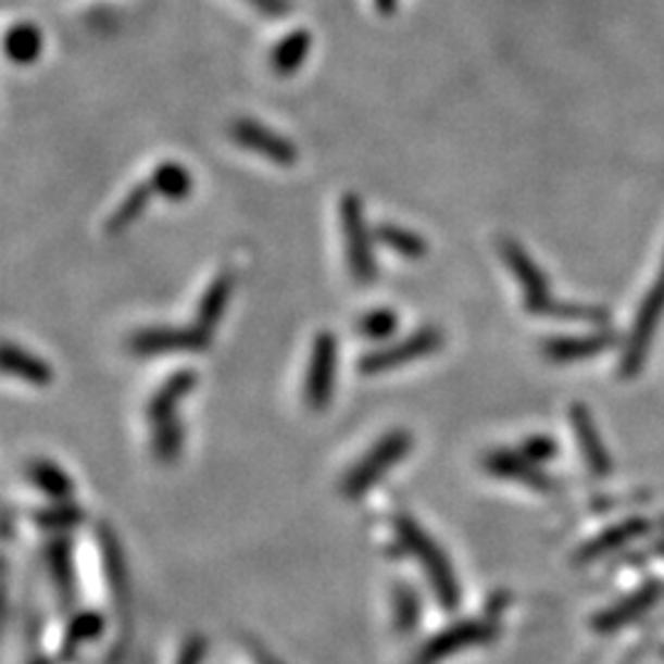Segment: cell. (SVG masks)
I'll list each match as a JSON object with an SVG mask.
<instances>
[{
	"mask_svg": "<svg viewBox=\"0 0 664 664\" xmlns=\"http://www.w3.org/2000/svg\"><path fill=\"white\" fill-rule=\"evenodd\" d=\"M397 539L404 544V549L414 556L421 566H424L426 581L431 584L436 601L441 603L446 611H458L463 601L461 581L453 572L451 559L443 554V549L436 544V539L428 535L426 527L416 522L409 514H399L394 519Z\"/></svg>",
	"mask_w": 664,
	"mask_h": 664,
	"instance_id": "1",
	"label": "cell"
},
{
	"mask_svg": "<svg viewBox=\"0 0 664 664\" xmlns=\"http://www.w3.org/2000/svg\"><path fill=\"white\" fill-rule=\"evenodd\" d=\"M198 385L192 369L175 372L171 379L163 381V387L155 391V397L148 404V421L153 431V453L161 463H173L183 451V426L177 421V406Z\"/></svg>",
	"mask_w": 664,
	"mask_h": 664,
	"instance_id": "2",
	"label": "cell"
},
{
	"mask_svg": "<svg viewBox=\"0 0 664 664\" xmlns=\"http://www.w3.org/2000/svg\"><path fill=\"white\" fill-rule=\"evenodd\" d=\"M411 448H414V436H411L406 428H397V431H389L385 438H379V441L369 448L367 455H362L342 478L340 488L344 498L360 500L362 494H367L374 485L385 480V475L391 467L404 461L411 453Z\"/></svg>",
	"mask_w": 664,
	"mask_h": 664,
	"instance_id": "3",
	"label": "cell"
},
{
	"mask_svg": "<svg viewBox=\"0 0 664 664\" xmlns=\"http://www.w3.org/2000/svg\"><path fill=\"white\" fill-rule=\"evenodd\" d=\"M340 227L344 237V256L354 284L369 286L377 278V261H374L372 231L364 220V204L358 195H344L340 202Z\"/></svg>",
	"mask_w": 664,
	"mask_h": 664,
	"instance_id": "4",
	"label": "cell"
},
{
	"mask_svg": "<svg viewBox=\"0 0 664 664\" xmlns=\"http://www.w3.org/2000/svg\"><path fill=\"white\" fill-rule=\"evenodd\" d=\"M664 317V261L657 278H654V284L650 286V291L644 293L638 317H635L632 330L628 344H625L623 360H621V372L623 377H638V372L642 369L644 360H648L650 344L654 333H657V327Z\"/></svg>",
	"mask_w": 664,
	"mask_h": 664,
	"instance_id": "5",
	"label": "cell"
},
{
	"mask_svg": "<svg viewBox=\"0 0 664 664\" xmlns=\"http://www.w3.org/2000/svg\"><path fill=\"white\" fill-rule=\"evenodd\" d=\"M446 335L441 327L426 325L421 327V330H414L409 335V338L391 342L387 348L372 350L369 354H364L360 360V372L367 374V377H374V374L397 369V367H406L411 362H418L424 358H431L434 352H438L443 348Z\"/></svg>",
	"mask_w": 664,
	"mask_h": 664,
	"instance_id": "6",
	"label": "cell"
},
{
	"mask_svg": "<svg viewBox=\"0 0 664 664\" xmlns=\"http://www.w3.org/2000/svg\"><path fill=\"white\" fill-rule=\"evenodd\" d=\"M500 254L502 261L508 264L510 274L517 280L525 296V308L535 315H551L554 313V296H551V286L544 276V271L539 268L535 259L529 256V251L510 237L500 239Z\"/></svg>",
	"mask_w": 664,
	"mask_h": 664,
	"instance_id": "7",
	"label": "cell"
},
{
	"mask_svg": "<svg viewBox=\"0 0 664 664\" xmlns=\"http://www.w3.org/2000/svg\"><path fill=\"white\" fill-rule=\"evenodd\" d=\"M498 638V625L490 621H478V618H465L453 625H448L443 632L434 635L424 648L416 652V657L411 664H441L451 660L453 654H461L467 648H480Z\"/></svg>",
	"mask_w": 664,
	"mask_h": 664,
	"instance_id": "8",
	"label": "cell"
},
{
	"mask_svg": "<svg viewBox=\"0 0 664 664\" xmlns=\"http://www.w3.org/2000/svg\"><path fill=\"white\" fill-rule=\"evenodd\" d=\"M338 338L330 330L317 333L311 350V362H308L305 377V404L313 411H323L330 404L335 391V372H338Z\"/></svg>",
	"mask_w": 664,
	"mask_h": 664,
	"instance_id": "9",
	"label": "cell"
},
{
	"mask_svg": "<svg viewBox=\"0 0 664 664\" xmlns=\"http://www.w3.org/2000/svg\"><path fill=\"white\" fill-rule=\"evenodd\" d=\"M229 134H231L234 143L241 146L249 153L266 158V161L274 165L291 167L298 161V151L291 140L276 134L274 128L259 124V121L254 118H237L231 124Z\"/></svg>",
	"mask_w": 664,
	"mask_h": 664,
	"instance_id": "10",
	"label": "cell"
},
{
	"mask_svg": "<svg viewBox=\"0 0 664 664\" xmlns=\"http://www.w3.org/2000/svg\"><path fill=\"white\" fill-rule=\"evenodd\" d=\"M483 467L492 478L519 483L537 492H551L556 488V483L544 473V467L527 458L519 448L517 451H512V448H494V451H488L483 455Z\"/></svg>",
	"mask_w": 664,
	"mask_h": 664,
	"instance_id": "11",
	"label": "cell"
},
{
	"mask_svg": "<svg viewBox=\"0 0 664 664\" xmlns=\"http://www.w3.org/2000/svg\"><path fill=\"white\" fill-rule=\"evenodd\" d=\"M210 335H204L200 327H148V330L136 333L130 338V352L140 358H158V354L173 352H198L208 348Z\"/></svg>",
	"mask_w": 664,
	"mask_h": 664,
	"instance_id": "12",
	"label": "cell"
},
{
	"mask_svg": "<svg viewBox=\"0 0 664 664\" xmlns=\"http://www.w3.org/2000/svg\"><path fill=\"white\" fill-rule=\"evenodd\" d=\"M568 424H572L574 438L578 441V448H581V458L586 471L591 473V478L603 480L611 475L613 471V461L611 455H607V448L601 438V431H598L596 418L588 406L584 404H572L568 409Z\"/></svg>",
	"mask_w": 664,
	"mask_h": 664,
	"instance_id": "13",
	"label": "cell"
},
{
	"mask_svg": "<svg viewBox=\"0 0 664 664\" xmlns=\"http://www.w3.org/2000/svg\"><path fill=\"white\" fill-rule=\"evenodd\" d=\"M664 596V586L662 584H644L642 588H638V591L625 596L623 601H618L611 607H605V611H601L593 618V630L596 632H615L625 628V625H630L635 621H640L644 613H650L654 605H657L662 601Z\"/></svg>",
	"mask_w": 664,
	"mask_h": 664,
	"instance_id": "14",
	"label": "cell"
},
{
	"mask_svg": "<svg viewBox=\"0 0 664 664\" xmlns=\"http://www.w3.org/2000/svg\"><path fill=\"white\" fill-rule=\"evenodd\" d=\"M648 529H650L648 519H642V517H632V519L621 522V525L607 527L605 531H601V535L588 539L586 544L578 549V554L574 556V564L586 566V564H593V561L603 559V556H611V554H615V551H621L628 544H632L635 539L648 535Z\"/></svg>",
	"mask_w": 664,
	"mask_h": 664,
	"instance_id": "15",
	"label": "cell"
},
{
	"mask_svg": "<svg viewBox=\"0 0 664 664\" xmlns=\"http://www.w3.org/2000/svg\"><path fill=\"white\" fill-rule=\"evenodd\" d=\"M0 374L33 387H45L52 381L50 362L13 342H0Z\"/></svg>",
	"mask_w": 664,
	"mask_h": 664,
	"instance_id": "16",
	"label": "cell"
},
{
	"mask_svg": "<svg viewBox=\"0 0 664 664\" xmlns=\"http://www.w3.org/2000/svg\"><path fill=\"white\" fill-rule=\"evenodd\" d=\"M615 338L611 333H596V335H578V338H551L544 342V358L556 364H574L593 360L605 350H611Z\"/></svg>",
	"mask_w": 664,
	"mask_h": 664,
	"instance_id": "17",
	"label": "cell"
},
{
	"mask_svg": "<svg viewBox=\"0 0 664 664\" xmlns=\"http://www.w3.org/2000/svg\"><path fill=\"white\" fill-rule=\"evenodd\" d=\"M231 293H234V276L224 271V274L212 280L208 291H204V296L200 298L198 313H195V327H200L204 335H212L214 327L224 321V313H227V308L231 303Z\"/></svg>",
	"mask_w": 664,
	"mask_h": 664,
	"instance_id": "18",
	"label": "cell"
},
{
	"mask_svg": "<svg viewBox=\"0 0 664 664\" xmlns=\"http://www.w3.org/2000/svg\"><path fill=\"white\" fill-rule=\"evenodd\" d=\"M313 50V35L308 30H291L280 37L274 50H271V70L278 77H291L303 67L308 54Z\"/></svg>",
	"mask_w": 664,
	"mask_h": 664,
	"instance_id": "19",
	"label": "cell"
},
{
	"mask_svg": "<svg viewBox=\"0 0 664 664\" xmlns=\"http://www.w3.org/2000/svg\"><path fill=\"white\" fill-rule=\"evenodd\" d=\"M42 33L40 27L33 23H17L3 37V54L17 67H27V64L37 62L42 54Z\"/></svg>",
	"mask_w": 664,
	"mask_h": 664,
	"instance_id": "20",
	"label": "cell"
},
{
	"mask_svg": "<svg viewBox=\"0 0 664 664\" xmlns=\"http://www.w3.org/2000/svg\"><path fill=\"white\" fill-rule=\"evenodd\" d=\"M148 185H151L155 198H163L167 202H183L190 198L195 180H192V173L187 171L185 165L161 163L151 173V180H148Z\"/></svg>",
	"mask_w": 664,
	"mask_h": 664,
	"instance_id": "21",
	"label": "cell"
},
{
	"mask_svg": "<svg viewBox=\"0 0 664 664\" xmlns=\"http://www.w3.org/2000/svg\"><path fill=\"white\" fill-rule=\"evenodd\" d=\"M151 200H153V190L148 183H140L136 187H130L126 198L116 204L114 212H111V217L107 222V231L109 234H121V231H126L128 227H134V224L140 220V214L146 212L148 204H151Z\"/></svg>",
	"mask_w": 664,
	"mask_h": 664,
	"instance_id": "22",
	"label": "cell"
},
{
	"mask_svg": "<svg viewBox=\"0 0 664 664\" xmlns=\"http://www.w3.org/2000/svg\"><path fill=\"white\" fill-rule=\"evenodd\" d=\"M377 239L385 245L389 251L404 256L409 261H418L428 254V245L421 234L411 231L406 227H399V224H381L377 229Z\"/></svg>",
	"mask_w": 664,
	"mask_h": 664,
	"instance_id": "23",
	"label": "cell"
},
{
	"mask_svg": "<svg viewBox=\"0 0 664 664\" xmlns=\"http://www.w3.org/2000/svg\"><path fill=\"white\" fill-rule=\"evenodd\" d=\"M391 603H394V628L409 638L414 635L421 623V598L414 586L397 584L391 591Z\"/></svg>",
	"mask_w": 664,
	"mask_h": 664,
	"instance_id": "24",
	"label": "cell"
},
{
	"mask_svg": "<svg viewBox=\"0 0 664 664\" xmlns=\"http://www.w3.org/2000/svg\"><path fill=\"white\" fill-rule=\"evenodd\" d=\"M30 478L37 485V488H40L47 494H52V498H58V500H70L72 492H74V485L70 480V475L50 461H37L30 467Z\"/></svg>",
	"mask_w": 664,
	"mask_h": 664,
	"instance_id": "25",
	"label": "cell"
},
{
	"mask_svg": "<svg viewBox=\"0 0 664 664\" xmlns=\"http://www.w3.org/2000/svg\"><path fill=\"white\" fill-rule=\"evenodd\" d=\"M399 330V315L391 311V308H374V311L364 313L358 323V333H362V338H367L372 342L387 340Z\"/></svg>",
	"mask_w": 664,
	"mask_h": 664,
	"instance_id": "26",
	"label": "cell"
},
{
	"mask_svg": "<svg viewBox=\"0 0 664 664\" xmlns=\"http://www.w3.org/2000/svg\"><path fill=\"white\" fill-rule=\"evenodd\" d=\"M47 564H50V572L54 578V586L60 588V593L72 601L74 598V572H72V559L70 549L64 541H54L50 547V554H47Z\"/></svg>",
	"mask_w": 664,
	"mask_h": 664,
	"instance_id": "27",
	"label": "cell"
},
{
	"mask_svg": "<svg viewBox=\"0 0 664 664\" xmlns=\"http://www.w3.org/2000/svg\"><path fill=\"white\" fill-rule=\"evenodd\" d=\"M551 317H561V321H568V323L598 325V327L607 325V313L603 311V308H593V305H559L556 303Z\"/></svg>",
	"mask_w": 664,
	"mask_h": 664,
	"instance_id": "28",
	"label": "cell"
},
{
	"mask_svg": "<svg viewBox=\"0 0 664 664\" xmlns=\"http://www.w3.org/2000/svg\"><path fill=\"white\" fill-rule=\"evenodd\" d=\"M519 451L525 453L527 458H531V461L544 465L549 461H554L556 453H559V446L554 438H549L544 434H535V436H527L525 441L519 443Z\"/></svg>",
	"mask_w": 664,
	"mask_h": 664,
	"instance_id": "29",
	"label": "cell"
},
{
	"mask_svg": "<svg viewBox=\"0 0 664 664\" xmlns=\"http://www.w3.org/2000/svg\"><path fill=\"white\" fill-rule=\"evenodd\" d=\"M101 551H104V561H107V568H109V574H107L109 584H111V588H114L116 598H121L126 593V568L121 572V566H124V559H121L114 539H107V544L101 547Z\"/></svg>",
	"mask_w": 664,
	"mask_h": 664,
	"instance_id": "30",
	"label": "cell"
},
{
	"mask_svg": "<svg viewBox=\"0 0 664 664\" xmlns=\"http://www.w3.org/2000/svg\"><path fill=\"white\" fill-rule=\"evenodd\" d=\"M251 3L259 5L261 11H266V13H284L288 8L284 0H251Z\"/></svg>",
	"mask_w": 664,
	"mask_h": 664,
	"instance_id": "31",
	"label": "cell"
},
{
	"mask_svg": "<svg viewBox=\"0 0 664 664\" xmlns=\"http://www.w3.org/2000/svg\"><path fill=\"white\" fill-rule=\"evenodd\" d=\"M374 8H377L381 15H391L399 8V0H374Z\"/></svg>",
	"mask_w": 664,
	"mask_h": 664,
	"instance_id": "32",
	"label": "cell"
}]
</instances>
